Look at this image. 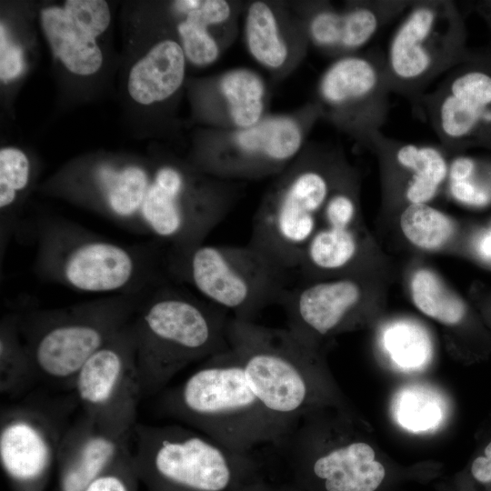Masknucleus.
Returning a JSON list of instances; mask_svg holds the SVG:
<instances>
[{
	"label": "nucleus",
	"mask_w": 491,
	"mask_h": 491,
	"mask_svg": "<svg viewBox=\"0 0 491 491\" xmlns=\"http://www.w3.org/2000/svg\"><path fill=\"white\" fill-rule=\"evenodd\" d=\"M206 85L205 115L214 128H247L267 115L266 84L250 68L228 69L212 78Z\"/></svg>",
	"instance_id": "5701e85b"
},
{
	"label": "nucleus",
	"mask_w": 491,
	"mask_h": 491,
	"mask_svg": "<svg viewBox=\"0 0 491 491\" xmlns=\"http://www.w3.org/2000/svg\"><path fill=\"white\" fill-rule=\"evenodd\" d=\"M35 381L37 379L20 335L18 315L9 314L4 316L0 326V392L16 397Z\"/></svg>",
	"instance_id": "bb28decb"
},
{
	"label": "nucleus",
	"mask_w": 491,
	"mask_h": 491,
	"mask_svg": "<svg viewBox=\"0 0 491 491\" xmlns=\"http://www.w3.org/2000/svg\"><path fill=\"white\" fill-rule=\"evenodd\" d=\"M237 197L234 182L208 175L191 165L164 163L152 175L140 210L142 232L181 256L204 244Z\"/></svg>",
	"instance_id": "1a4fd4ad"
},
{
	"label": "nucleus",
	"mask_w": 491,
	"mask_h": 491,
	"mask_svg": "<svg viewBox=\"0 0 491 491\" xmlns=\"http://www.w3.org/2000/svg\"><path fill=\"white\" fill-rule=\"evenodd\" d=\"M470 475L479 486L491 489V442L485 448L484 456L473 461Z\"/></svg>",
	"instance_id": "4c0bfd02"
},
{
	"label": "nucleus",
	"mask_w": 491,
	"mask_h": 491,
	"mask_svg": "<svg viewBox=\"0 0 491 491\" xmlns=\"http://www.w3.org/2000/svg\"><path fill=\"white\" fill-rule=\"evenodd\" d=\"M351 226L318 225L304 251L297 271L312 278L316 275L348 268L359 250L356 235Z\"/></svg>",
	"instance_id": "a878e982"
},
{
	"label": "nucleus",
	"mask_w": 491,
	"mask_h": 491,
	"mask_svg": "<svg viewBox=\"0 0 491 491\" xmlns=\"http://www.w3.org/2000/svg\"><path fill=\"white\" fill-rule=\"evenodd\" d=\"M75 406L70 392L59 398L27 397L1 409L0 466L13 491L45 490Z\"/></svg>",
	"instance_id": "f8f14e48"
},
{
	"label": "nucleus",
	"mask_w": 491,
	"mask_h": 491,
	"mask_svg": "<svg viewBox=\"0 0 491 491\" xmlns=\"http://www.w3.org/2000/svg\"><path fill=\"white\" fill-rule=\"evenodd\" d=\"M35 269L87 293L142 294L165 283L156 252L111 242L67 220L44 216L33 227Z\"/></svg>",
	"instance_id": "7ed1b4c3"
},
{
	"label": "nucleus",
	"mask_w": 491,
	"mask_h": 491,
	"mask_svg": "<svg viewBox=\"0 0 491 491\" xmlns=\"http://www.w3.org/2000/svg\"><path fill=\"white\" fill-rule=\"evenodd\" d=\"M476 165L473 157L457 155L448 165L447 178L450 182L466 180L473 175Z\"/></svg>",
	"instance_id": "58836bf2"
},
{
	"label": "nucleus",
	"mask_w": 491,
	"mask_h": 491,
	"mask_svg": "<svg viewBox=\"0 0 491 491\" xmlns=\"http://www.w3.org/2000/svg\"><path fill=\"white\" fill-rule=\"evenodd\" d=\"M414 305L426 316L446 325L458 324L465 316L463 301L432 271L416 270L410 282Z\"/></svg>",
	"instance_id": "cd10ccee"
},
{
	"label": "nucleus",
	"mask_w": 491,
	"mask_h": 491,
	"mask_svg": "<svg viewBox=\"0 0 491 491\" xmlns=\"http://www.w3.org/2000/svg\"><path fill=\"white\" fill-rule=\"evenodd\" d=\"M381 343L391 361L406 371L420 369L431 357L428 334L420 325L409 320L388 324L382 331Z\"/></svg>",
	"instance_id": "c85d7f7f"
},
{
	"label": "nucleus",
	"mask_w": 491,
	"mask_h": 491,
	"mask_svg": "<svg viewBox=\"0 0 491 491\" xmlns=\"http://www.w3.org/2000/svg\"><path fill=\"white\" fill-rule=\"evenodd\" d=\"M367 147L403 175L407 205L428 204L447 178L448 162L443 149L391 138L382 131L372 136Z\"/></svg>",
	"instance_id": "b1692460"
},
{
	"label": "nucleus",
	"mask_w": 491,
	"mask_h": 491,
	"mask_svg": "<svg viewBox=\"0 0 491 491\" xmlns=\"http://www.w3.org/2000/svg\"><path fill=\"white\" fill-rule=\"evenodd\" d=\"M472 5L475 12L485 21L491 34V0L473 2Z\"/></svg>",
	"instance_id": "a19ab883"
},
{
	"label": "nucleus",
	"mask_w": 491,
	"mask_h": 491,
	"mask_svg": "<svg viewBox=\"0 0 491 491\" xmlns=\"http://www.w3.org/2000/svg\"><path fill=\"white\" fill-rule=\"evenodd\" d=\"M341 156L306 144L279 175L255 213L248 245L274 266L297 272L323 208L346 175Z\"/></svg>",
	"instance_id": "20e7f679"
},
{
	"label": "nucleus",
	"mask_w": 491,
	"mask_h": 491,
	"mask_svg": "<svg viewBox=\"0 0 491 491\" xmlns=\"http://www.w3.org/2000/svg\"><path fill=\"white\" fill-rule=\"evenodd\" d=\"M132 435L108 428L82 413L69 425L59 447L56 491H85L131 447Z\"/></svg>",
	"instance_id": "aec40b11"
},
{
	"label": "nucleus",
	"mask_w": 491,
	"mask_h": 491,
	"mask_svg": "<svg viewBox=\"0 0 491 491\" xmlns=\"http://www.w3.org/2000/svg\"><path fill=\"white\" fill-rule=\"evenodd\" d=\"M172 12L177 18H186L231 35V27L236 15L235 5L225 0H178L171 3Z\"/></svg>",
	"instance_id": "72a5a7b5"
},
{
	"label": "nucleus",
	"mask_w": 491,
	"mask_h": 491,
	"mask_svg": "<svg viewBox=\"0 0 491 491\" xmlns=\"http://www.w3.org/2000/svg\"><path fill=\"white\" fill-rule=\"evenodd\" d=\"M476 249L482 259L491 262V227L478 237Z\"/></svg>",
	"instance_id": "ea45409f"
},
{
	"label": "nucleus",
	"mask_w": 491,
	"mask_h": 491,
	"mask_svg": "<svg viewBox=\"0 0 491 491\" xmlns=\"http://www.w3.org/2000/svg\"><path fill=\"white\" fill-rule=\"evenodd\" d=\"M139 484L130 447L85 491H137Z\"/></svg>",
	"instance_id": "f704fd0d"
},
{
	"label": "nucleus",
	"mask_w": 491,
	"mask_h": 491,
	"mask_svg": "<svg viewBox=\"0 0 491 491\" xmlns=\"http://www.w3.org/2000/svg\"><path fill=\"white\" fill-rule=\"evenodd\" d=\"M320 119L321 111L313 101L296 112L267 114L247 128H214L200 144L192 165L231 182L276 176L303 151Z\"/></svg>",
	"instance_id": "9b49d317"
},
{
	"label": "nucleus",
	"mask_w": 491,
	"mask_h": 491,
	"mask_svg": "<svg viewBox=\"0 0 491 491\" xmlns=\"http://www.w3.org/2000/svg\"><path fill=\"white\" fill-rule=\"evenodd\" d=\"M32 164L22 150L4 147L0 150L1 237L15 225L14 213L32 180Z\"/></svg>",
	"instance_id": "c756f323"
},
{
	"label": "nucleus",
	"mask_w": 491,
	"mask_h": 491,
	"mask_svg": "<svg viewBox=\"0 0 491 491\" xmlns=\"http://www.w3.org/2000/svg\"><path fill=\"white\" fill-rule=\"evenodd\" d=\"M228 313L165 283L142 299L132 320L144 397L165 389L189 365L229 347Z\"/></svg>",
	"instance_id": "f03ea898"
},
{
	"label": "nucleus",
	"mask_w": 491,
	"mask_h": 491,
	"mask_svg": "<svg viewBox=\"0 0 491 491\" xmlns=\"http://www.w3.org/2000/svg\"><path fill=\"white\" fill-rule=\"evenodd\" d=\"M398 424L412 432L436 428L443 420V401L421 386L406 387L397 393L393 404Z\"/></svg>",
	"instance_id": "2f4dec72"
},
{
	"label": "nucleus",
	"mask_w": 491,
	"mask_h": 491,
	"mask_svg": "<svg viewBox=\"0 0 491 491\" xmlns=\"http://www.w3.org/2000/svg\"><path fill=\"white\" fill-rule=\"evenodd\" d=\"M168 274L191 285L203 299L246 321L280 303L288 275L246 246L202 244L182 256H167Z\"/></svg>",
	"instance_id": "9d476101"
},
{
	"label": "nucleus",
	"mask_w": 491,
	"mask_h": 491,
	"mask_svg": "<svg viewBox=\"0 0 491 491\" xmlns=\"http://www.w3.org/2000/svg\"><path fill=\"white\" fill-rule=\"evenodd\" d=\"M244 38L251 57L278 77L294 71L310 46L301 16H294L281 4L269 1H254L247 5Z\"/></svg>",
	"instance_id": "412c9836"
},
{
	"label": "nucleus",
	"mask_w": 491,
	"mask_h": 491,
	"mask_svg": "<svg viewBox=\"0 0 491 491\" xmlns=\"http://www.w3.org/2000/svg\"><path fill=\"white\" fill-rule=\"evenodd\" d=\"M415 114L427 121L444 151L491 150V46L447 72Z\"/></svg>",
	"instance_id": "4468645a"
},
{
	"label": "nucleus",
	"mask_w": 491,
	"mask_h": 491,
	"mask_svg": "<svg viewBox=\"0 0 491 491\" xmlns=\"http://www.w3.org/2000/svg\"><path fill=\"white\" fill-rule=\"evenodd\" d=\"M175 30L187 62L203 67L217 61L223 44L209 28L186 18H177Z\"/></svg>",
	"instance_id": "473e14b6"
},
{
	"label": "nucleus",
	"mask_w": 491,
	"mask_h": 491,
	"mask_svg": "<svg viewBox=\"0 0 491 491\" xmlns=\"http://www.w3.org/2000/svg\"><path fill=\"white\" fill-rule=\"evenodd\" d=\"M400 227L411 244L426 250L442 247L454 233L452 220L428 204L406 205L400 215Z\"/></svg>",
	"instance_id": "7c9ffc66"
},
{
	"label": "nucleus",
	"mask_w": 491,
	"mask_h": 491,
	"mask_svg": "<svg viewBox=\"0 0 491 491\" xmlns=\"http://www.w3.org/2000/svg\"><path fill=\"white\" fill-rule=\"evenodd\" d=\"M186 59L177 39L163 38L134 64L127 90L137 104L150 105L175 95L182 86Z\"/></svg>",
	"instance_id": "393cba45"
},
{
	"label": "nucleus",
	"mask_w": 491,
	"mask_h": 491,
	"mask_svg": "<svg viewBox=\"0 0 491 491\" xmlns=\"http://www.w3.org/2000/svg\"><path fill=\"white\" fill-rule=\"evenodd\" d=\"M147 293L116 294L60 308L17 313L37 381L71 392L80 368L133 320Z\"/></svg>",
	"instance_id": "39448f33"
},
{
	"label": "nucleus",
	"mask_w": 491,
	"mask_h": 491,
	"mask_svg": "<svg viewBox=\"0 0 491 491\" xmlns=\"http://www.w3.org/2000/svg\"><path fill=\"white\" fill-rule=\"evenodd\" d=\"M131 452L146 491H228L249 454L234 452L182 424L137 422Z\"/></svg>",
	"instance_id": "6e6552de"
},
{
	"label": "nucleus",
	"mask_w": 491,
	"mask_h": 491,
	"mask_svg": "<svg viewBox=\"0 0 491 491\" xmlns=\"http://www.w3.org/2000/svg\"><path fill=\"white\" fill-rule=\"evenodd\" d=\"M449 192L456 201L469 206H484L491 202V188L476 181V170L466 180L449 182Z\"/></svg>",
	"instance_id": "e433bc0d"
},
{
	"label": "nucleus",
	"mask_w": 491,
	"mask_h": 491,
	"mask_svg": "<svg viewBox=\"0 0 491 491\" xmlns=\"http://www.w3.org/2000/svg\"><path fill=\"white\" fill-rule=\"evenodd\" d=\"M463 13L454 1H412L395 28L385 52L391 94L415 113L431 84L476 55L467 45Z\"/></svg>",
	"instance_id": "0eeeda50"
},
{
	"label": "nucleus",
	"mask_w": 491,
	"mask_h": 491,
	"mask_svg": "<svg viewBox=\"0 0 491 491\" xmlns=\"http://www.w3.org/2000/svg\"><path fill=\"white\" fill-rule=\"evenodd\" d=\"M227 339L248 386L266 410L292 424L311 412L320 395L313 343L287 327L232 316Z\"/></svg>",
	"instance_id": "423d86ee"
},
{
	"label": "nucleus",
	"mask_w": 491,
	"mask_h": 491,
	"mask_svg": "<svg viewBox=\"0 0 491 491\" xmlns=\"http://www.w3.org/2000/svg\"><path fill=\"white\" fill-rule=\"evenodd\" d=\"M153 171L137 164L101 163L89 172H74L55 179L54 193L82 204L135 230Z\"/></svg>",
	"instance_id": "f3484780"
},
{
	"label": "nucleus",
	"mask_w": 491,
	"mask_h": 491,
	"mask_svg": "<svg viewBox=\"0 0 491 491\" xmlns=\"http://www.w3.org/2000/svg\"><path fill=\"white\" fill-rule=\"evenodd\" d=\"M390 94L385 52L373 47L334 59L317 80L314 102L322 119L367 147L386 122Z\"/></svg>",
	"instance_id": "ddd939ff"
},
{
	"label": "nucleus",
	"mask_w": 491,
	"mask_h": 491,
	"mask_svg": "<svg viewBox=\"0 0 491 491\" xmlns=\"http://www.w3.org/2000/svg\"><path fill=\"white\" fill-rule=\"evenodd\" d=\"M362 296V287L353 278L316 279L288 287L279 304L286 313L287 328L314 343L315 336L342 327Z\"/></svg>",
	"instance_id": "4be33fe9"
},
{
	"label": "nucleus",
	"mask_w": 491,
	"mask_h": 491,
	"mask_svg": "<svg viewBox=\"0 0 491 491\" xmlns=\"http://www.w3.org/2000/svg\"><path fill=\"white\" fill-rule=\"evenodd\" d=\"M82 413L119 432H133L143 398L132 321L80 368L72 390Z\"/></svg>",
	"instance_id": "2eb2a0df"
},
{
	"label": "nucleus",
	"mask_w": 491,
	"mask_h": 491,
	"mask_svg": "<svg viewBox=\"0 0 491 491\" xmlns=\"http://www.w3.org/2000/svg\"><path fill=\"white\" fill-rule=\"evenodd\" d=\"M412 1L347 2L336 8L330 2L299 5L310 45L334 59L363 51L387 25L402 16Z\"/></svg>",
	"instance_id": "dca6fc26"
},
{
	"label": "nucleus",
	"mask_w": 491,
	"mask_h": 491,
	"mask_svg": "<svg viewBox=\"0 0 491 491\" xmlns=\"http://www.w3.org/2000/svg\"><path fill=\"white\" fill-rule=\"evenodd\" d=\"M25 68L21 47L9 38L5 26H0V78L7 83L16 79Z\"/></svg>",
	"instance_id": "c9c22d12"
},
{
	"label": "nucleus",
	"mask_w": 491,
	"mask_h": 491,
	"mask_svg": "<svg viewBox=\"0 0 491 491\" xmlns=\"http://www.w3.org/2000/svg\"><path fill=\"white\" fill-rule=\"evenodd\" d=\"M283 446L295 466L306 471L324 491H377L386 476L372 446L362 441L320 448L292 430Z\"/></svg>",
	"instance_id": "6ab92c4d"
},
{
	"label": "nucleus",
	"mask_w": 491,
	"mask_h": 491,
	"mask_svg": "<svg viewBox=\"0 0 491 491\" xmlns=\"http://www.w3.org/2000/svg\"><path fill=\"white\" fill-rule=\"evenodd\" d=\"M111 12L103 0H67L43 9L40 22L56 59L72 74L92 75L103 65L96 38L108 28Z\"/></svg>",
	"instance_id": "a211bd4d"
},
{
	"label": "nucleus",
	"mask_w": 491,
	"mask_h": 491,
	"mask_svg": "<svg viewBox=\"0 0 491 491\" xmlns=\"http://www.w3.org/2000/svg\"><path fill=\"white\" fill-rule=\"evenodd\" d=\"M164 415L240 454L272 444L283 446L296 424L272 415L245 377L229 346L205 360L181 384L165 391Z\"/></svg>",
	"instance_id": "f257e3e1"
}]
</instances>
